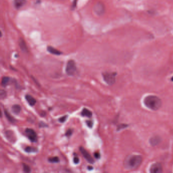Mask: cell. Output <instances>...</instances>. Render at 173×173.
Returning a JSON list of instances; mask_svg holds the SVG:
<instances>
[{
    "instance_id": "6da1fadb",
    "label": "cell",
    "mask_w": 173,
    "mask_h": 173,
    "mask_svg": "<svg viewBox=\"0 0 173 173\" xmlns=\"http://www.w3.org/2000/svg\"><path fill=\"white\" fill-rule=\"evenodd\" d=\"M143 158L141 155L133 154L128 156L124 161V167L126 170H135L139 167L142 162Z\"/></svg>"
},
{
    "instance_id": "7a4b0ae2",
    "label": "cell",
    "mask_w": 173,
    "mask_h": 173,
    "mask_svg": "<svg viewBox=\"0 0 173 173\" xmlns=\"http://www.w3.org/2000/svg\"><path fill=\"white\" fill-rule=\"evenodd\" d=\"M144 105L150 110L156 111L162 106V100L159 97L155 96H148L145 97Z\"/></svg>"
},
{
    "instance_id": "3957f363",
    "label": "cell",
    "mask_w": 173,
    "mask_h": 173,
    "mask_svg": "<svg viewBox=\"0 0 173 173\" xmlns=\"http://www.w3.org/2000/svg\"><path fill=\"white\" fill-rule=\"evenodd\" d=\"M77 71L76 63L73 60H70L68 61L66 68V72L69 76H73L76 73Z\"/></svg>"
},
{
    "instance_id": "277c9868",
    "label": "cell",
    "mask_w": 173,
    "mask_h": 173,
    "mask_svg": "<svg viewBox=\"0 0 173 173\" xmlns=\"http://www.w3.org/2000/svg\"><path fill=\"white\" fill-rule=\"evenodd\" d=\"M116 75V73H113V72L112 73L105 72L103 74V77L104 81L110 85H113L115 82Z\"/></svg>"
},
{
    "instance_id": "5b68a950",
    "label": "cell",
    "mask_w": 173,
    "mask_h": 173,
    "mask_svg": "<svg viewBox=\"0 0 173 173\" xmlns=\"http://www.w3.org/2000/svg\"><path fill=\"white\" fill-rule=\"evenodd\" d=\"M94 11L96 14L99 16H101L105 13V7L103 4L100 2H98L94 6Z\"/></svg>"
},
{
    "instance_id": "8992f818",
    "label": "cell",
    "mask_w": 173,
    "mask_h": 173,
    "mask_svg": "<svg viewBox=\"0 0 173 173\" xmlns=\"http://www.w3.org/2000/svg\"><path fill=\"white\" fill-rule=\"evenodd\" d=\"M26 136L32 142H36L37 141V136L34 130L31 128H26L25 131Z\"/></svg>"
},
{
    "instance_id": "52a82bcc",
    "label": "cell",
    "mask_w": 173,
    "mask_h": 173,
    "mask_svg": "<svg viewBox=\"0 0 173 173\" xmlns=\"http://www.w3.org/2000/svg\"><path fill=\"white\" fill-rule=\"evenodd\" d=\"M80 151L81 153L82 154L83 156H84V158L86 159V160H87L88 162L91 163V164L94 162V159H92V157H91V154H89V153L83 147H80Z\"/></svg>"
},
{
    "instance_id": "ba28073f",
    "label": "cell",
    "mask_w": 173,
    "mask_h": 173,
    "mask_svg": "<svg viewBox=\"0 0 173 173\" xmlns=\"http://www.w3.org/2000/svg\"><path fill=\"white\" fill-rule=\"evenodd\" d=\"M150 171L152 173H160L162 171V167L159 163H155L151 166Z\"/></svg>"
},
{
    "instance_id": "9c48e42d",
    "label": "cell",
    "mask_w": 173,
    "mask_h": 173,
    "mask_svg": "<svg viewBox=\"0 0 173 173\" xmlns=\"http://www.w3.org/2000/svg\"><path fill=\"white\" fill-rule=\"evenodd\" d=\"M26 0H14L13 5L15 8L19 9L26 5Z\"/></svg>"
},
{
    "instance_id": "30bf717a",
    "label": "cell",
    "mask_w": 173,
    "mask_h": 173,
    "mask_svg": "<svg viewBox=\"0 0 173 173\" xmlns=\"http://www.w3.org/2000/svg\"><path fill=\"white\" fill-rule=\"evenodd\" d=\"M25 98H26V100L28 102L29 104L31 106H33L36 103V99L32 97V96H31V95L26 94L25 97Z\"/></svg>"
},
{
    "instance_id": "8fae6325",
    "label": "cell",
    "mask_w": 173,
    "mask_h": 173,
    "mask_svg": "<svg viewBox=\"0 0 173 173\" xmlns=\"http://www.w3.org/2000/svg\"><path fill=\"white\" fill-rule=\"evenodd\" d=\"M47 50L50 54L54 55H60L62 54V52L60 51L59 50H57V49L54 48V47L49 46L47 47Z\"/></svg>"
},
{
    "instance_id": "7c38bea8",
    "label": "cell",
    "mask_w": 173,
    "mask_h": 173,
    "mask_svg": "<svg viewBox=\"0 0 173 173\" xmlns=\"http://www.w3.org/2000/svg\"><path fill=\"white\" fill-rule=\"evenodd\" d=\"M160 138L157 136H154L151 138L150 140V143L152 146H156L160 143Z\"/></svg>"
},
{
    "instance_id": "4fadbf2b",
    "label": "cell",
    "mask_w": 173,
    "mask_h": 173,
    "mask_svg": "<svg viewBox=\"0 0 173 173\" xmlns=\"http://www.w3.org/2000/svg\"><path fill=\"white\" fill-rule=\"evenodd\" d=\"M19 45L21 50L23 52L28 51V48L26 44V42L23 39H20L19 41Z\"/></svg>"
},
{
    "instance_id": "5bb4252c",
    "label": "cell",
    "mask_w": 173,
    "mask_h": 173,
    "mask_svg": "<svg viewBox=\"0 0 173 173\" xmlns=\"http://www.w3.org/2000/svg\"><path fill=\"white\" fill-rule=\"evenodd\" d=\"M81 115L82 116L88 117H91L92 116V113L91 111L88 110V109L84 108L81 112Z\"/></svg>"
},
{
    "instance_id": "9a60e30c",
    "label": "cell",
    "mask_w": 173,
    "mask_h": 173,
    "mask_svg": "<svg viewBox=\"0 0 173 173\" xmlns=\"http://www.w3.org/2000/svg\"><path fill=\"white\" fill-rule=\"evenodd\" d=\"M4 113H5L6 117L7 119H8L9 122H10L13 123H15L16 122V120L15 119V118H13V117L12 116L11 114L7 110H4Z\"/></svg>"
},
{
    "instance_id": "2e32d148",
    "label": "cell",
    "mask_w": 173,
    "mask_h": 173,
    "mask_svg": "<svg viewBox=\"0 0 173 173\" xmlns=\"http://www.w3.org/2000/svg\"><path fill=\"white\" fill-rule=\"evenodd\" d=\"M12 110L14 113L18 114L21 111V107L18 105H14L12 107Z\"/></svg>"
},
{
    "instance_id": "e0dca14e",
    "label": "cell",
    "mask_w": 173,
    "mask_h": 173,
    "mask_svg": "<svg viewBox=\"0 0 173 173\" xmlns=\"http://www.w3.org/2000/svg\"><path fill=\"white\" fill-rule=\"evenodd\" d=\"M6 136L7 138L9 140V141H11V142H13V141H15V137H12V136H13V133L11 131H7L5 133Z\"/></svg>"
},
{
    "instance_id": "ac0fdd59",
    "label": "cell",
    "mask_w": 173,
    "mask_h": 173,
    "mask_svg": "<svg viewBox=\"0 0 173 173\" xmlns=\"http://www.w3.org/2000/svg\"><path fill=\"white\" fill-rule=\"evenodd\" d=\"M10 80V78L6 76H4L2 78V81H1V85L3 86V87H5L8 85V83L9 82Z\"/></svg>"
},
{
    "instance_id": "d6986e66",
    "label": "cell",
    "mask_w": 173,
    "mask_h": 173,
    "mask_svg": "<svg viewBox=\"0 0 173 173\" xmlns=\"http://www.w3.org/2000/svg\"><path fill=\"white\" fill-rule=\"evenodd\" d=\"M25 151L27 153H31V152H36L37 151V148L31 147V146H28L25 148Z\"/></svg>"
},
{
    "instance_id": "ffe728a7",
    "label": "cell",
    "mask_w": 173,
    "mask_h": 173,
    "mask_svg": "<svg viewBox=\"0 0 173 173\" xmlns=\"http://www.w3.org/2000/svg\"><path fill=\"white\" fill-rule=\"evenodd\" d=\"M48 161L51 163H57V162H60V159L57 156L50 157L48 159Z\"/></svg>"
},
{
    "instance_id": "44dd1931",
    "label": "cell",
    "mask_w": 173,
    "mask_h": 173,
    "mask_svg": "<svg viewBox=\"0 0 173 173\" xmlns=\"http://www.w3.org/2000/svg\"><path fill=\"white\" fill-rule=\"evenodd\" d=\"M23 171L26 173H29L31 172V168L29 165L23 163Z\"/></svg>"
},
{
    "instance_id": "7402d4cb",
    "label": "cell",
    "mask_w": 173,
    "mask_h": 173,
    "mask_svg": "<svg viewBox=\"0 0 173 173\" xmlns=\"http://www.w3.org/2000/svg\"><path fill=\"white\" fill-rule=\"evenodd\" d=\"M6 96L7 93L6 92V91L1 89L0 91V97H1V99L2 100V99H5V97H6Z\"/></svg>"
},
{
    "instance_id": "603a6c76",
    "label": "cell",
    "mask_w": 173,
    "mask_h": 173,
    "mask_svg": "<svg viewBox=\"0 0 173 173\" xmlns=\"http://www.w3.org/2000/svg\"><path fill=\"white\" fill-rule=\"evenodd\" d=\"M67 118H68V116L66 115V116H64L62 117L61 118H60L58 120H59V122H60L63 123L64 122H66V120Z\"/></svg>"
},
{
    "instance_id": "cb8c5ba5",
    "label": "cell",
    "mask_w": 173,
    "mask_h": 173,
    "mask_svg": "<svg viewBox=\"0 0 173 173\" xmlns=\"http://www.w3.org/2000/svg\"><path fill=\"white\" fill-rule=\"evenodd\" d=\"M72 133H73V131H72V129H69L68 131H66V133L65 135H66V137H70V136H71L72 134Z\"/></svg>"
},
{
    "instance_id": "d4e9b609",
    "label": "cell",
    "mask_w": 173,
    "mask_h": 173,
    "mask_svg": "<svg viewBox=\"0 0 173 173\" xmlns=\"http://www.w3.org/2000/svg\"><path fill=\"white\" fill-rule=\"evenodd\" d=\"M86 125H88L89 128H92V126H93V122L91 120H88L86 122Z\"/></svg>"
},
{
    "instance_id": "484cf974",
    "label": "cell",
    "mask_w": 173,
    "mask_h": 173,
    "mask_svg": "<svg viewBox=\"0 0 173 173\" xmlns=\"http://www.w3.org/2000/svg\"><path fill=\"white\" fill-rule=\"evenodd\" d=\"M73 162H74L75 164H78L79 162V159L77 157V156H75L74 158L73 159Z\"/></svg>"
},
{
    "instance_id": "4316f807",
    "label": "cell",
    "mask_w": 173,
    "mask_h": 173,
    "mask_svg": "<svg viewBox=\"0 0 173 173\" xmlns=\"http://www.w3.org/2000/svg\"><path fill=\"white\" fill-rule=\"evenodd\" d=\"M94 156L97 159H99L100 158V154L98 153V152H96L94 153Z\"/></svg>"
},
{
    "instance_id": "83f0119b",
    "label": "cell",
    "mask_w": 173,
    "mask_h": 173,
    "mask_svg": "<svg viewBox=\"0 0 173 173\" xmlns=\"http://www.w3.org/2000/svg\"><path fill=\"white\" fill-rule=\"evenodd\" d=\"M172 80H173V78H172Z\"/></svg>"
}]
</instances>
